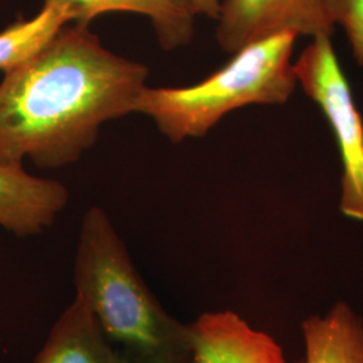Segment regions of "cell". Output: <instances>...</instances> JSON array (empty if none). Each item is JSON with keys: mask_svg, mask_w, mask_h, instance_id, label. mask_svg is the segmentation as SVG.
Segmentation results:
<instances>
[{"mask_svg": "<svg viewBox=\"0 0 363 363\" xmlns=\"http://www.w3.org/2000/svg\"><path fill=\"white\" fill-rule=\"evenodd\" d=\"M147 66L109 52L88 26L67 23L0 82V166L73 164L101 125L135 113Z\"/></svg>", "mask_w": 363, "mask_h": 363, "instance_id": "6da1fadb", "label": "cell"}, {"mask_svg": "<svg viewBox=\"0 0 363 363\" xmlns=\"http://www.w3.org/2000/svg\"><path fill=\"white\" fill-rule=\"evenodd\" d=\"M74 286L76 295L88 304L105 334L128 355L189 342L187 325L160 306L112 220L97 206L88 208L81 220Z\"/></svg>", "mask_w": 363, "mask_h": 363, "instance_id": "7a4b0ae2", "label": "cell"}, {"mask_svg": "<svg viewBox=\"0 0 363 363\" xmlns=\"http://www.w3.org/2000/svg\"><path fill=\"white\" fill-rule=\"evenodd\" d=\"M296 38L281 33L250 43L218 72L190 86H147L135 113L150 117L162 135L182 143L206 136L235 109L286 104L298 85L292 61Z\"/></svg>", "mask_w": 363, "mask_h": 363, "instance_id": "3957f363", "label": "cell"}, {"mask_svg": "<svg viewBox=\"0 0 363 363\" xmlns=\"http://www.w3.org/2000/svg\"><path fill=\"white\" fill-rule=\"evenodd\" d=\"M294 70L337 138L342 162L339 210L345 217L363 223V118L339 65L331 35L312 38L294 62Z\"/></svg>", "mask_w": 363, "mask_h": 363, "instance_id": "277c9868", "label": "cell"}, {"mask_svg": "<svg viewBox=\"0 0 363 363\" xmlns=\"http://www.w3.org/2000/svg\"><path fill=\"white\" fill-rule=\"evenodd\" d=\"M217 22V42L230 54L281 33L316 38L335 27L327 0H223Z\"/></svg>", "mask_w": 363, "mask_h": 363, "instance_id": "5b68a950", "label": "cell"}, {"mask_svg": "<svg viewBox=\"0 0 363 363\" xmlns=\"http://www.w3.org/2000/svg\"><path fill=\"white\" fill-rule=\"evenodd\" d=\"M187 334L194 363H289L276 339L230 310L203 312Z\"/></svg>", "mask_w": 363, "mask_h": 363, "instance_id": "8992f818", "label": "cell"}, {"mask_svg": "<svg viewBox=\"0 0 363 363\" xmlns=\"http://www.w3.org/2000/svg\"><path fill=\"white\" fill-rule=\"evenodd\" d=\"M67 202L62 183L34 177L23 167L0 166V228L19 237L43 233Z\"/></svg>", "mask_w": 363, "mask_h": 363, "instance_id": "52a82bcc", "label": "cell"}, {"mask_svg": "<svg viewBox=\"0 0 363 363\" xmlns=\"http://www.w3.org/2000/svg\"><path fill=\"white\" fill-rule=\"evenodd\" d=\"M34 363H128L115 347L88 304L79 298L54 323Z\"/></svg>", "mask_w": 363, "mask_h": 363, "instance_id": "ba28073f", "label": "cell"}, {"mask_svg": "<svg viewBox=\"0 0 363 363\" xmlns=\"http://www.w3.org/2000/svg\"><path fill=\"white\" fill-rule=\"evenodd\" d=\"M67 9L72 23L89 26L106 13H133L147 16L156 39L166 52L187 46L194 37V10L191 0H43V4Z\"/></svg>", "mask_w": 363, "mask_h": 363, "instance_id": "9c48e42d", "label": "cell"}, {"mask_svg": "<svg viewBox=\"0 0 363 363\" xmlns=\"http://www.w3.org/2000/svg\"><path fill=\"white\" fill-rule=\"evenodd\" d=\"M303 363H363V319L345 300L301 323Z\"/></svg>", "mask_w": 363, "mask_h": 363, "instance_id": "30bf717a", "label": "cell"}, {"mask_svg": "<svg viewBox=\"0 0 363 363\" xmlns=\"http://www.w3.org/2000/svg\"><path fill=\"white\" fill-rule=\"evenodd\" d=\"M67 23H72L67 9L48 3L31 19L6 27L0 31V70L6 72L25 61Z\"/></svg>", "mask_w": 363, "mask_h": 363, "instance_id": "8fae6325", "label": "cell"}, {"mask_svg": "<svg viewBox=\"0 0 363 363\" xmlns=\"http://www.w3.org/2000/svg\"><path fill=\"white\" fill-rule=\"evenodd\" d=\"M327 13L345 30L354 60L363 66V0H327Z\"/></svg>", "mask_w": 363, "mask_h": 363, "instance_id": "7c38bea8", "label": "cell"}, {"mask_svg": "<svg viewBox=\"0 0 363 363\" xmlns=\"http://www.w3.org/2000/svg\"><path fill=\"white\" fill-rule=\"evenodd\" d=\"M128 363H194V361L187 342L184 345L155 352L128 355Z\"/></svg>", "mask_w": 363, "mask_h": 363, "instance_id": "4fadbf2b", "label": "cell"}, {"mask_svg": "<svg viewBox=\"0 0 363 363\" xmlns=\"http://www.w3.org/2000/svg\"><path fill=\"white\" fill-rule=\"evenodd\" d=\"M195 15H205L211 19H218L220 10V0H191Z\"/></svg>", "mask_w": 363, "mask_h": 363, "instance_id": "5bb4252c", "label": "cell"}, {"mask_svg": "<svg viewBox=\"0 0 363 363\" xmlns=\"http://www.w3.org/2000/svg\"><path fill=\"white\" fill-rule=\"evenodd\" d=\"M292 363H303V361H298V362H292Z\"/></svg>", "mask_w": 363, "mask_h": 363, "instance_id": "9a60e30c", "label": "cell"}]
</instances>
